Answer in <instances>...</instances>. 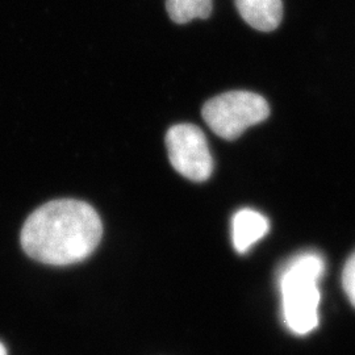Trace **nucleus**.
Instances as JSON below:
<instances>
[{"label":"nucleus","instance_id":"f03ea898","mask_svg":"<svg viewBox=\"0 0 355 355\" xmlns=\"http://www.w3.org/2000/svg\"><path fill=\"white\" fill-rule=\"evenodd\" d=\"M324 270L325 262L320 254L305 253L293 258L282 272L283 318L295 334L304 336L318 328V282Z\"/></svg>","mask_w":355,"mask_h":355},{"label":"nucleus","instance_id":"7ed1b4c3","mask_svg":"<svg viewBox=\"0 0 355 355\" xmlns=\"http://www.w3.org/2000/svg\"><path fill=\"white\" fill-rule=\"evenodd\" d=\"M204 121L224 140H237L248 128L265 121L270 114L266 99L250 91H229L205 103Z\"/></svg>","mask_w":355,"mask_h":355},{"label":"nucleus","instance_id":"20e7f679","mask_svg":"<svg viewBox=\"0 0 355 355\" xmlns=\"http://www.w3.org/2000/svg\"><path fill=\"white\" fill-rule=\"evenodd\" d=\"M166 149L173 167L193 182L212 175L214 158L203 130L193 124H177L166 133Z\"/></svg>","mask_w":355,"mask_h":355},{"label":"nucleus","instance_id":"0eeeda50","mask_svg":"<svg viewBox=\"0 0 355 355\" xmlns=\"http://www.w3.org/2000/svg\"><path fill=\"white\" fill-rule=\"evenodd\" d=\"M166 10L174 23L187 24L193 19H208L212 0H166Z\"/></svg>","mask_w":355,"mask_h":355},{"label":"nucleus","instance_id":"39448f33","mask_svg":"<svg viewBox=\"0 0 355 355\" xmlns=\"http://www.w3.org/2000/svg\"><path fill=\"white\" fill-rule=\"evenodd\" d=\"M270 224L266 216L254 209L239 211L232 221L233 246L239 253H246L255 242L263 239Z\"/></svg>","mask_w":355,"mask_h":355},{"label":"nucleus","instance_id":"423d86ee","mask_svg":"<svg viewBox=\"0 0 355 355\" xmlns=\"http://www.w3.org/2000/svg\"><path fill=\"white\" fill-rule=\"evenodd\" d=\"M242 19L259 32H272L283 19L282 0H236Z\"/></svg>","mask_w":355,"mask_h":355},{"label":"nucleus","instance_id":"6e6552de","mask_svg":"<svg viewBox=\"0 0 355 355\" xmlns=\"http://www.w3.org/2000/svg\"><path fill=\"white\" fill-rule=\"evenodd\" d=\"M343 286L350 303L355 306V253L349 258L343 268Z\"/></svg>","mask_w":355,"mask_h":355},{"label":"nucleus","instance_id":"1a4fd4ad","mask_svg":"<svg viewBox=\"0 0 355 355\" xmlns=\"http://www.w3.org/2000/svg\"><path fill=\"white\" fill-rule=\"evenodd\" d=\"M0 355H7V350H6L4 345L1 343H0Z\"/></svg>","mask_w":355,"mask_h":355},{"label":"nucleus","instance_id":"f257e3e1","mask_svg":"<svg viewBox=\"0 0 355 355\" xmlns=\"http://www.w3.org/2000/svg\"><path fill=\"white\" fill-rule=\"evenodd\" d=\"M102 236L101 217L89 204L61 199L44 204L26 218L20 241L31 258L66 266L94 253Z\"/></svg>","mask_w":355,"mask_h":355}]
</instances>
